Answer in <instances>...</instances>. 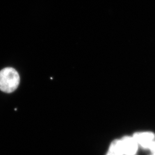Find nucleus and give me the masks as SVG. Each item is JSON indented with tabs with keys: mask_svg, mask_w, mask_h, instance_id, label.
<instances>
[{
	"mask_svg": "<svg viewBox=\"0 0 155 155\" xmlns=\"http://www.w3.org/2000/svg\"></svg>",
	"mask_w": 155,
	"mask_h": 155,
	"instance_id": "nucleus-6",
	"label": "nucleus"
},
{
	"mask_svg": "<svg viewBox=\"0 0 155 155\" xmlns=\"http://www.w3.org/2000/svg\"><path fill=\"white\" fill-rule=\"evenodd\" d=\"M133 137L143 149L148 150L155 140V134L151 132H138L134 133Z\"/></svg>",
	"mask_w": 155,
	"mask_h": 155,
	"instance_id": "nucleus-2",
	"label": "nucleus"
},
{
	"mask_svg": "<svg viewBox=\"0 0 155 155\" xmlns=\"http://www.w3.org/2000/svg\"><path fill=\"white\" fill-rule=\"evenodd\" d=\"M105 155H124L120 139L113 140Z\"/></svg>",
	"mask_w": 155,
	"mask_h": 155,
	"instance_id": "nucleus-4",
	"label": "nucleus"
},
{
	"mask_svg": "<svg viewBox=\"0 0 155 155\" xmlns=\"http://www.w3.org/2000/svg\"><path fill=\"white\" fill-rule=\"evenodd\" d=\"M120 140L124 155H135L137 154L139 146L133 136H125Z\"/></svg>",
	"mask_w": 155,
	"mask_h": 155,
	"instance_id": "nucleus-3",
	"label": "nucleus"
},
{
	"mask_svg": "<svg viewBox=\"0 0 155 155\" xmlns=\"http://www.w3.org/2000/svg\"><path fill=\"white\" fill-rule=\"evenodd\" d=\"M148 150H149L152 155H155V140L151 143Z\"/></svg>",
	"mask_w": 155,
	"mask_h": 155,
	"instance_id": "nucleus-5",
	"label": "nucleus"
},
{
	"mask_svg": "<svg viewBox=\"0 0 155 155\" xmlns=\"http://www.w3.org/2000/svg\"><path fill=\"white\" fill-rule=\"evenodd\" d=\"M20 83V76L15 69L6 67L0 71V90L6 93L13 92Z\"/></svg>",
	"mask_w": 155,
	"mask_h": 155,
	"instance_id": "nucleus-1",
	"label": "nucleus"
}]
</instances>
